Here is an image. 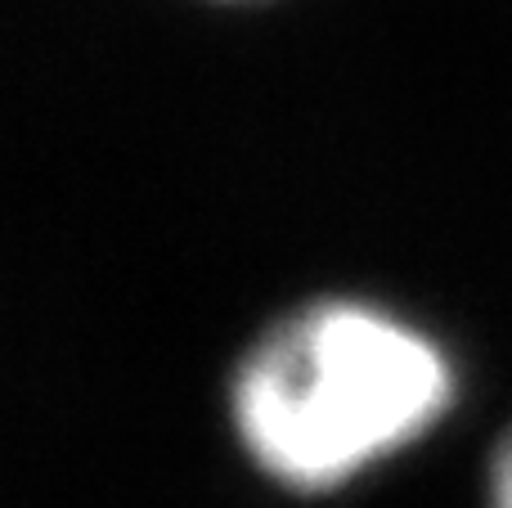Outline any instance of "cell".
I'll list each match as a JSON object with an SVG mask.
<instances>
[{
	"label": "cell",
	"mask_w": 512,
	"mask_h": 508,
	"mask_svg": "<svg viewBox=\"0 0 512 508\" xmlns=\"http://www.w3.org/2000/svg\"><path fill=\"white\" fill-rule=\"evenodd\" d=\"M450 369L414 329L351 302L283 320L234 383L248 450L279 482L333 486L441 414Z\"/></svg>",
	"instance_id": "6da1fadb"
},
{
	"label": "cell",
	"mask_w": 512,
	"mask_h": 508,
	"mask_svg": "<svg viewBox=\"0 0 512 508\" xmlns=\"http://www.w3.org/2000/svg\"><path fill=\"white\" fill-rule=\"evenodd\" d=\"M490 508H512V441L499 450L495 486H490Z\"/></svg>",
	"instance_id": "7a4b0ae2"
}]
</instances>
